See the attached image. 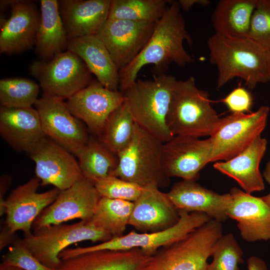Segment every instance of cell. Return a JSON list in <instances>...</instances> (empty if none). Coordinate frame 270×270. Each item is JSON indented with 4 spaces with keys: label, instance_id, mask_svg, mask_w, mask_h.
I'll return each mask as SVG.
<instances>
[{
    "label": "cell",
    "instance_id": "cell-15",
    "mask_svg": "<svg viewBox=\"0 0 270 270\" xmlns=\"http://www.w3.org/2000/svg\"><path fill=\"white\" fill-rule=\"evenodd\" d=\"M212 145L210 138L175 136L164 143L162 164L170 177L196 181L200 171L210 162Z\"/></svg>",
    "mask_w": 270,
    "mask_h": 270
},
{
    "label": "cell",
    "instance_id": "cell-44",
    "mask_svg": "<svg viewBox=\"0 0 270 270\" xmlns=\"http://www.w3.org/2000/svg\"><path fill=\"white\" fill-rule=\"evenodd\" d=\"M262 198L270 208V192L267 195L262 197Z\"/></svg>",
    "mask_w": 270,
    "mask_h": 270
},
{
    "label": "cell",
    "instance_id": "cell-12",
    "mask_svg": "<svg viewBox=\"0 0 270 270\" xmlns=\"http://www.w3.org/2000/svg\"><path fill=\"white\" fill-rule=\"evenodd\" d=\"M40 181L36 177L13 190L0 207L6 214V227L12 234L22 231L24 236L32 234V225L42 212L56 200L60 190L54 188L38 192Z\"/></svg>",
    "mask_w": 270,
    "mask_h": 270
},
{
    "label": "cell",
    "instance_id": "cell-5",
    "mask_svg": "<svg viewBox=\"0 0 270 270\" xmlns=\"http://www.w3.org/2000/svg\"><path fill=\"white\" fill-rule=\"evenodd\" d=\"M164 142L136 124L132 138L118 154V164L112 176L142 188H164L170 177L162 164Z\"/></svg>",
    "mask_w": 270,
    "mask_h": 270
},
{
    "label": "cell",
    "instance_id": "cell-19",
    "mask_svg": "<svg viewBox=\"0 0 270 270\" xmlns=\"http://www.w3.org/2000/svg\"><path fill=\"white\" fill-rule=\"evenodd\" d=\"M134 206L128 225L140 232H154L169 228L180 216L166 193L156 187L144 188Z\"/></svg>",
    "mask_w": 270,
    "mask_h": 270
},
{
    "label": "cell",
    "instance_id": "cell-7",
    "mask_svg": "<svg viewBox=\"0 0 270 270\" xmlns=\"http://www.w3.org/2000/svg\"><path fill=\"white\" fill-rule=\"evenodd\" d=\"M180 216L177 224L166 230L154 232H136L132 231L126 235L87 247L67 248L60 256L62 260L99 250H128L138 248L146 255L153 256L160 248L170 246L186 236L211 218L206 214L189 212L178 210Z\"/></svg>",
    "mask_w": 270,
    "mask_h": 270
},
{
    "label": "cell",
    "instance_id": "cell-13",
    "mask_svg": "<svg viewBox=\"0 0 270 270\" xmlns=\"http://www.w3.org/2000/svg\"><path fill=\"white\" fill-rule=\"evenodd\" d=\"M100 198L94 184L84 178L70 188L60 191L54 202L35 220L32 230L74 219L88 221L92 216Z\"/></svg>",
    "mask_w": 270,
    "mask_h": 270
},
{
    "label": "cell",
    "instance_id": "cell-37",
    "mask_svg": "<svg viewBox=\"0 0 270 270\" xmlns=\"http://www.w3.org/2000/svg\"><path fill=\"white\" fill-rule=\"evenodd\" d=\"M1 264L22 270H56L41 263L18 238L14 240L7 252L2 256Z\"/></svg>",
    "mask_w": 270,
    "mask_h": 270
},
{
    "label": "cell",
    "instance_id": "cell-33",
    "mask_svg": "<svg viewBox=\"0 0 270 270\" xmlns=\"http://www.w3.org/2000/svg\"><path fill=\"white\" fill-rule=\"evenodd\" d=\"M40 86L25 78H9L0 80V103L10 108L32 107L38 100Z\"/></svg>",
    "mask_w": 270,
    "mask_h": 270
},
{
    "label": "cell",
    "instance_id": "cell-23",
    "mask_svg": "<svg viewBox=\"0 0 270 270\" xmlns=\"http://www.w3.org/2000/svg\"><path fill=\"white\" fill-rule=\"evenodd\" d=\"M69 39L97 34L108 20L111 0H58Z\"/></svg>",
    "mask_w": 270,
    "mask_h": 270
},
{
    "label": "cell",
    "instance_id": "cell-32",
    "mask_svg": "<svg viewBox=\"0 0 270 270\" xmlns=\"http://www.w3.org/2000/svg\"><path fill=\"white\" fill-rule=\"evenodd\" d=\"M136 125L132 114L124 102L109 116L98 138L117 156L130 141Z\"/></svg>",
    "mask_w": 270,
    "mask_h": 270
},
{
    "label": "cell",
    "instance_id": "cell-38",
    "mask_svg": "<svg viewBox=\"0 0 270 270\" xmlns=\"http://www.w3.org/2000/svg\"><path fill=\"white\" fill-rule=\"evenodd\" d=\"M222 102L232 113H246L252 106V98L248 90L239 86L223 98Z\"/></svg>",
    "mask_w": 270,
    "mask_h": 270
},
{
    "label": "cell",
    "instance_id": "cell-3",
    "mask_svg": "<svg viewBox=\"0 0 270 270\" xmlns=\"http://www.w3.org/2000/svg\"><path fill=\"white\" fill-rule=\"evenodd\" d=\"M177 79L166 73L152 80L137 79L122 92L135 122L164 143L174 136L167 118Z\"/></svg>",
    "mask_w": 270,
    "mask_h": 270
},
{
    "label": "cell",
    "instance_id": "cell-26",
    "mask_svg": "<svg viewBox=\"0 0 270 270\" xmlns=\"http://www.w3.org/2000/svg\"><path fill=\"white\" fill-rule=\"evenodd\" d=\"M150 256L138 248L95 250L62 260L56 270H143Z\"/></svg>",
    "mask_w": 270,
    "mask_h": 270
},
{
    "label": "cell",
    "instance_id": "cell-16",
    "mask_svg": "<svg viewBox=\"0 0 270 270\" xmlns=\"http://www.w3.org/2000/svg\"><path fill=\"white\" fill-rule=\"evenodd\" d=\"M66 100L70 112L98 137L109 116L124 102L122 92L110 90L96 79Z\"/></svg>",
    "mask_w": 270,
    "mask_h": 270
},
{
    "label": "cell",
    "instance_id": "cell-27",
    "mask_svg": "<svg viewBox=\"0 0 270 270\" xmlns=\"http://www.w3.org/2000/svg\"><path fill=\"white\" fill-rule=\"evenodd\" d=\"M40 20L35 48L40 60L48 61L67 50L68 38L62 24L57 0H40Z\"/></svg>",
    "mask_w": 270,
    "mask_h": 270
},
{
    "label": "cell",
    "instance_id": "cell-30",
    "mask_svg": "<svg viewBox=\"0 0 270 270\" xmlns=\"http://www.w3.org/2000/svg\"><path fill=\"white\" fill-rule=\"evenodd\" d=\"M133 202L101 197L89 221L112 237L123 235L133 208Z\"/></svg>",
    "mask_w": 270,
    "mask_h": 270
},
{
    "label": "cell",
    "instance_id": "cell-42",
    "mask_svg": "<svg viewBox=\"0 0 270 270\" xmlns=\"http://www.w3.org/2000/svg\"><path fill=\"white\" fill-rule=\"evenodd\" d=\"M14 234H11L6 227L2 231L0 234V250L4 248L8 244H10V241L12 242L15 239L12 238Z\"/></svg>",
    "mask_w": 270,
    "mask_h": 270
},
{
    "label": "cell",
    "instance_id": "cell-40",
    "mask_svg": "<svg viewBox=\"0 0 270 270\" xmlns=\"http://www.w3.org/2000/svg\"><path fill=\"white\" fill-rule=\"evenodd\" d=\"M178 2L180 8L188 11L194 5L200 4L202 6H208L210 4V1L208 0H179Z\"/></svg>",
    "mask_w": 270,
    "mask_h": 270
},
{
    "label": "cell",
    "instance_id": "cell-1",
    "mask_svg": "<svg viewBox=\"0 0 270 270\" xmlns=\"http://www.w3.org/2000/svg\"><path fill=\"white\" fill-rule=\"evenodd\" d=\"M184 41L192 44L179 4L170 0L144 48L128 65L120 70L119 90L122 92L132 85L146 65H153L152 71L156 75L166 73L171 64L184 67L192 63L194 59L184 48Z\"/></svg>",
    "mask_w": 270,
    "mask_h": 270
},
{
    "label": "cell",
    "instance_id": "cell-20",
    "mask_svg": "<svg viewBox=\"0 0 270 270\" xmlns=\"http://www.w3.org/2000/svg\"><path fill=\"white\" fill-rule=\"evenodd\" d=\"M228 218L238 222L242 238L246 242L270 240V208L261 198L234 187Z\"/></svg>",
    "mask_w": 270,
    "mask_h": 270
},
{
    "label": "cell",
    "instance_id": "cell-29",
    "mask_svg": "<svg viewBox=\"0 0 270 270\" xmlns=\"http://www.w3.org/2000/svg\"><path fill=\"white\" fill-rule=\"evenodd\" d=\"M76 156L84 178L93 184L112 175L118 164L117 156L94 136H90Z\"/></svg>",
    "mask_w": 270,
    "mask_h": 270
},
{
    "label": "cell",
    "instance_id": "cell-39",
    "mask_svg": "<svg viewBox=\"0 0 270 270\" xmlns=\"http://www.w3.org/2000/svg\"><path fill=\"white\" fill-rule=\"evenodd\" d=\"M248 270H268L266 262L259 257L252 256L246 260Z\"/></svg>",
    "mask_w": 270,
    "mask_h": 270
},
{
    "label": "cell",
    "instance_id": "cell-10",
    "mask_svg": "<svg viewBox=\"0 0 270 270\" xmlns=\"http://www.w3.org/2000/svg\"><path fill=\"white\" fill-rule=\"evenodd\" d=\"M270 108L262 106L250 113H231L220 118L209 138L212 145L210 162L234 158L260 136L267 123Z\"/></svg>",
    "mask_w": 270,
    "mask_h": 270
},
{
    "label": "cell",
    "instance_id": "cell-43",
    "mask_svg": "<svg viewBox=\"0 0 270 270\" xmlns=\"http://www.w3.org/2000/svg\"><path fill=\"white\" fill-rule=\"evenodd\" d=\"M263 176L270 186V160L266 163L264 171Z\"/></svg>",
    "mask_w": 270,
    "mask_h": 270
},
{
    "label": "cell",
    "instance_id": "cell-21",
    "mask_svg": "<svg viewBox=\"0 0 270 270\" xmlns=\"http://www.w3.org/2000/svg\"><path fill=\"white\" fill-rule=\"evenodd\" d=\"M166 194L178 210L204 213L220 222L228 218L226 212L232 201L230 193L218 194L196 181L182 180Z\"/></svg>",
    "mask_w": 270,
    "mask_h": 270
},
{
    "label": "cell",
    "instance_id": "cell-17",
    "mask_svg": "<svg viewBox=\"0 0 270 270\" xmlns=\"http://www.w3.org/2000/svg\"><path fill=\"white\" fill-rule=\"evenodd\" d=\"M156 23L108 20L97 34L120 70L128 65L143 50Z\"/></svg>",
    "mask_w": 270,
    "mask_h": 270
},
{
    "label": "cell",
    "instance_id": "cell-46",
    "mask_svg": "<svg viewBox=\"0 0 270 270\" xmlns=\"http://www.w3.org/2000/svg\"><path fill=\"white\" fill-rule=\"evenodd\" d=\"M268 67L270 77V50L268 52Z\"/></svg>",
    "mask_w": 270,
    "mask_h": 270
},
{
    "label": "cell",
    "instance_id": "cell-24",
    "mask_svg": "<svg viewBox=\"0 0 270 270\" xmlns=\"http://www.w3.org/2000/svg\"><path fill=\"white\" fill-rule=\"evenodd\" d=\"M67 50L78 56L104 86L119 90L120 69L97 34L69 39Z\"/></svg>",
    "mask_w": 270,
    "mask_h": 270
},
{
    "label": "cell",
    "instance_id": "cell-18",
    "mask_svg": "<svg viewBox=\"0 0 270 270\" xmlns=\"http://www.w3.org/2000/svg\"><path fill=\"white\" fill-rule=\"evenodd\" d=\"M0 6H10V17L1 26L0 52L19 54L35 46L40 20V10L30 0H0Z\"/></svg>",
    "mask_w": 270,
    "mask_h": 270
},
{
    "label": "cell",
    "instance_id": "cell-45",
    "mask_svg": "<svg viewBox=\"0 0 270 270\" xmlns=\"http://www.w3.org/2000/svg\"><path fill=\"white\" fill-rule=\"evenodd\" d=\"M0 270H16V268L6 266L2 264H0Z\"/></svg>",
    "mask_w": 270,
    "mask_h": 270
},
{
    "label": "cell",
    "instance_id": "cell-31",
    "mask_svg": "<svg viewBox=\"0 0 270 270\" xmlns=\"http://www.w3.org/2000/svg\"><path fill=\"white\" fill-rule=\"evenodd\" d=\"M170 0H111L108 20L157 22Z\"/></svg>",
    "mask_w": 270,
    "mask_h": 270
},
{
    "label": "cell",
    "instance_id": "cell-28",
    "mask_svg": "<svg viewBox=\"0 0 270 270\" xmlns=\"http://www.w3.org/2000/svg\"><path fill=\"white\" fill-rule=\"evenodd\" d=\"M256 0H221L216 6L212 23L216 34L230 38L248 36Z\"/></svg>",
    "mask_w": 270,
    "mask_h": 270
},
{
    "label": "cell",
    "instance_id": "cell-4",
    "mask_svg": "<svg viewBox=\"0 0 270 270\" xmlns=\"http://www.w3.org/2000/svg\"><path fill=\"white\" fill-rule=\"evenodd\" d=\"M210 102L208 93L197 87L194 77L178 80L167 118L172 134L198 138L210 136L220 120Z\"/></svg>",
    "mask_w": 270,
    "mask_h": 270
},
{
    "label": "cell",
    "instance_id": "cell-9",
    "mask_svg": "<svg viewBox=\"0 0 270 270\" xmlns=\"http://www.w3.org/2000/svg\"><path fill=\"white\" fill-rule=\"evenodd\" d=\"M29 70L38 82L44 94L63 100L85 88L93 80L83 60L68 50L48 61H34Z\"/></svg>",
    "mask_w": 270,
    "mask_h": 270
},
{
    "label": "cell",
    "instance_id": "cell-8",
    "mask_svg": "<svg viewBox=\"0 0 270 270\" xmlns=\"http://www.w3.org/2000/svg\"><path fill=\"white\" fill-rule=\"evenodd\" d=\"M112 238L89 220H80L70 224H61L42 228L24 236L22 242L41 263L58 269L62 262L60 254L68 246L84 240L102 242Z\"/></svg>",
    "mask_w": 270,
    "mask_h": 270
},
{
    "label": "cell",
    "instance_id": "cell-2",
    "mask_svg": "<svg viewBox=\"0 0 270 270\" xmlns=\"http://www.w3.org/2000/svg\"><path fill=\"white\" fill-rule=\"evenodd\" d=\"M207 46L210 62L218 69V88L234 78L242 79L249 88L270 81L268 51L252 39L214 34L208 38Z\"/></svg>",
    "mask_w": 270,
    "mask_h": 270
},
{
    "label": "cell",
    "instance_id": "cell-34",
    "mask_svg": "<svg viewBox=\"0 0 270 270\" xmlns=\"http://www.w3.org/2000/svg\"><path fill=\"white\" fill-rule=\"evenodd\" d=\"M243 251L232 234L222 235L214 244L206 270H240L238 264L244 262Z\"/></svg>",
    "mask_w": 270,
    "mask_h": 270
},
{
    "label": "cell",
    "instance_id": "cell-36",
    "mask_svg": "<svg viewBox=\"0 0 270 270\" xmlns=\"http://www.w3.org/2000/svg\"><path fill=\"white\" fill-rule=\"evenodd\" d=\"M248 38L270 50V0H256Z\"/></svg>",
    "mask_w": 270,
    "mask_h": 270
},
{
    "label": "cell",
    "instance_id": "cell-25",
    "mask_svg": "<svg viewBox=\"0 0 270 270\" xmlns=\"http://www.w3.org/2000/svg\"><path fill=\"white\" fill-rule=\"evenodd\" d=\"M267 146L266 139L261 136L248 146L228 160L216 162L213 167L236 180L244 192L251 194L264 188L259 167Z\"/></svg>",
    "mask_w": 270,
    "mask_h": 270
},
{
    "label": "cell",
    "instance_id": "cell-11",
    "mask_svg": "<svg viewBox=\"0 0 270 270\" xmlns=\"http://www.w3.org/2000/svg\"><path fill=\"white\" fill-rule=\"evenodd\" d=\"M34 106L45 135L76 156L90 137L85 124L62 98L44 94Z\"/></svg>",
    "mask_w": 270,
    "mask_h": 270
},
{
    "label": "cell",
    "instance_id": "cell-35",
    "mask_svg": "<svg viewBox=\"0 0 270 270\" xmlns=\"http://www.w3.org/2000/svg\"><path fill=\"white\" fill-rule=\"evenodd\" d=\"M94 184L101 197L134 202L144 188L114 176L97 180Z\"/></svg>",
    "mask_w": 270,
    "mask_h": 270
},
{
    "label": "cell",
    "instance_id": "cell-6",
    "mask_svg": "<svg viewBox=\"0 0 270 270\" xmlns=\"http://www.w3.org/2000/svg\"><path fill=\"white\" fill-rule=\"evenodd\" d=\"M222 232V222L211 219L180 240L160 248L143 270H206Z\"/></svg>",
    "mask_w": 270,
    "mask_h": 270
},
{
    "label": "cell",
    "instance_id": "cell-22",
    "mask_svg": "<svg viewBox=\"0 0 270 270\" xmlns=\"http://www.w3.org/2000/svg\"><path fill=\"white\" fill-rule=\"evenodd\" d=\"M0 134L14 150L28 154L46 136L38 113L32 107L10 108L0 106Z\"/></svg>",
    "mask_w": 270,
    "mask_h": 270
},
{
    "label": "cell",
    "instance_id": "cell-14",
    "mask_svg": "<svg viewBox=\"0 0 270 270\" xmlns=\"http://www.w3.org/2000/svg\"><path fill=\"white\" fill-rule=\"evenodd\" d=\"M36 164L40 186H54L65 190L84 178L74 155L46 136L28 154Z\"/></svg>",
    "mask_w": 270,
    "mask_h": 270
},
{
    "label": "cell",
    "instance_id": "cell-41",
    "mask_svg": "<svg viewBox=\"0 0 270 270\" xmlns=\"http://www.w3.org/2000/svg\"><path fill=\"white\" fill-rule=\"evenodd\" d=\"M11 178L8 175H4L0 178V206L4 202V194L11 182Z\"/></svg>",
    "mask_w": 270,
    "mask_h": 270
}]
</instances>
